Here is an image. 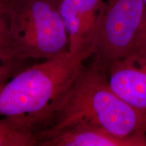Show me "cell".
<instances>
[{"label":"cell","instance_id":"obj_9","mask_svg":"<svg viewBox=\"0 0 146 146\" xmlns=\"http://www.w3.org/2000/svg\"><path fill=\"white\" fill-rule=\"evenodd\" d=\"M5 1L0 0V62H19L21 60L11 35L10 21L5 10Z\"/></svg>","mask_w":146,"mask_h":146},{"label":"cell","instance_id":"obj_7","mask_svg":"<svg viewBox=\"0 0 146 146\" xmlns=\"http://www.w3.org/2000/svg\"><path fill=\"white\" fill-rule=\"evenodd\" d=\"M37 146H146V133L121 137L99 126L83 124L64 129Z\"/></svg>","mask_w":146,"mask_h":146},{"label":"cell","instance_id":"obj_3","mask_svg":"<svg viewBox=\"0 0 146 146\" xmlns=\"http://www.w3.org/2000/svg\"><path fill=\"white\" fill-rule=\"evenodd\" d=\"M60 0H5L10 32L21 60L50 59L68 51Z\"/></svg>","mask_w":146,"mask_h":146},{"label":"cell","instance_id":"obj_4","mask_svg":"<svg viewBox=\"0 0 146 146\" xmlns=\"http://www.w3.org/2000/svg\"><path fill=\"white\" fill-rule=\"evenodd\" d=\"M143 17V0L106 1L97 33L94 60L106 68L134 52Z\"/></svg>","mask_w":146,"mask_h":146},{"label":"cell","instance_id":"obj_1","mask_svg":"<svg viewBox=\"0 0 146 146\" xmlns=\"http://www.w3.org/2000/svg\"><path fill=\"white\" fill-rule=\"evenodd\" d=\"M83 124L121 137L146 133V115L114 92L106 68L94 60L84 65L50 119L36 131L37 145L64 129Z\"/></svg>","mask_w":146,"mask_h":146},{"label":"cell","instance_id":"obj_10","mask_svg":"<svg viewBox=\"0 0 146 146\" xmlns=\"http://www.w3.org/2000/svg\"><path fill=\"white\" fill-rule=\"evenodd\" d=\"M19 62L0 64V85L19 71Z\"/></svg>","mask_w":146,"mask_h":146},{"label":"cell","instance_id":"obj_5","mask_svg":"<svg viewBox=\"0 0 146 146\" xmlns=\"http://www.w3.org/2000/svg\"><path fill=\"white\" fill-rule=\"evenodd\" d=\"M104 0H60L59 11L68 39V52L82 62L93 56Z\"/></svg>","mask_w":146,"mask_h":146},{"label":"cell","instance_id":"obj_2","mask_svg":"<svg viewBox=\"0 0 146 146\" xmlns=\"http://www.w3.org/2000/svg\"><path fill=\"white\" fill-rule=\"evenodd\" d=\"M84 62L68 51L18 71L0 85V117L36 131L50 119Z\"/></svg>","mask_w":146,"mask_h":146},{"label":"cell","instance_id":"obj_6","mask_svg":"<svg viewBox=\"0 0 146 146\" xmlns=\"http://www.w3.org/2000/svg\"><path fill=\"white\" fill-rule=\"evenodd\" d=\"M106 72L114 92L146 115V47L111 63Z\"/></svg>","mask_w":146,"mask_h":146},{"label":"cell","instance_id":"obj_8","mask_svg":"<svg viewBox=\"0 0 146 146\" xmlns=\"http://www.w3.org/2000/svg\"><path fill=\"white\" fill-rule=\"evenodd\" d=\"M37 146L35 133L9 118H0V146Z\"/></svg>","mask_w":146,"mask_h":146},{"label":"cell","instance_id":"obj_11","mask_svg":"<svg viewBox=\"0 0 146 146\" xmlns=\"http://www.w3.org/2000/svg\"><path fill=\"white\" fill-rule=\"evenodd\" d=\"M143 22L140 30L137 43L134 52L146 47V0H143Z\"/></svg>","mask_w":146,"mask_h":146}]
</instances>
